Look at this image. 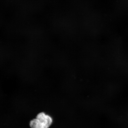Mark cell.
Segmentation results:
<instances>
[{
  "label": "cell",
  "mask_w": 128,
  "mask_h": 128,
  "mask_svg": "<svg viewBox=\"0 0 128 128\" xmlns=\"http://www.w3.org/2000/svg\"><path fill=\"white\" fill-rule=\"evenodd\" d=\"M36 118L39 120L42 128H48L52 122V118L44 112L38 114Z\"/></svg>",
  "instance_id": "obj_1"
},
{
  "label": "cell",
  "mask_w": 128,
  "mask_h": 128,
  "mask_svg": "<svg viewBox=\"0 0 128 128\" xmlns=\"http://www.w3.org/2000/svg\"><path fill=\"white\" fill-rule=\"evenodd\" d=\"M30 125L31 128H42L40 122L36 118L30 121Z\"/></svg>",
  "instance_id": "obj_2"
}]
</instances>
